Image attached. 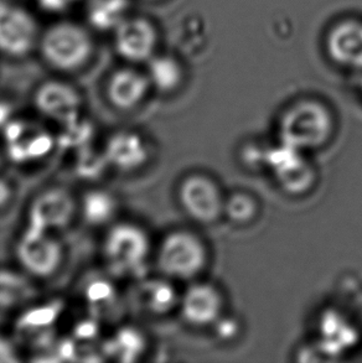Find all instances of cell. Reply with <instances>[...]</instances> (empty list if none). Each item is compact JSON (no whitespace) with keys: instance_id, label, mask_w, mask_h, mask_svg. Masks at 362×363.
Returning a JSON list of instances; mask_svg holds the SVG:
<instances>
[{"instance_id":"9a60e30c","label":"cell","mask_w":362,"mask_h":363,"mask_svg":"<svg viewBox=\"0 0 362 363\" xmlns=\"http://www.w3.org/2000/svg\"><path fill=\"white\" fill-rule=\"evenodd\" d=\"M157 44V31L150 21L134 18L118 24L116 46L122 57L133 62H142L152 57Z\"/></svg>"},{"instance_id":"484cf974","label":"cell","mask_w":362,"mask_h":363,"mask_svg":"<svg viewBox=\"0 0 362 363\" xmlns=\"http://www.w3.org/2000/svg\"><path fill=\"white\" fill-rule=\"evenodd\" d=\"M93 134L94 129L92 124L86 122L82 117H79L61 125V132L59 135H56V143L57 147H64L66 150L79 152L89 147Z\"/></svg>"},{"instance_id":"44dd1931","label":"cell","mask_w":362,"mask_h":363,"mask_svg":"<svg viewBox=\"0 0 362 363\" xmlns=\"http://www.w3.org/2000/svg\"><path fill=\"white\" fill-rule=\"evenodd\" d=\"M118 210V197L103 187H92L79 199V211L89 226H111L117 217Z\"/></svg>"},{"instance_id":"ffe728a7","label":"cell","mask_w":362,"mask_h":363,"mask_svg":"<svg viewBox=\"0 0 362 363\" xmlns=\"http://www.w3.org/2000/svg\"><path fill=\"white\" fill-rule=\"evenodd\" d=\"M82 296L93 318L109 320L117 316L121 299L117 286L111 278L93 275L82 285Z\"/></svg>"},{"instance_id":"f546056e","label":"cell","mask_w":362,"mask_h":363,"mask_svg":"<svg viewBox=\"0 0 362 363\" xmlns=\"http://www.w3.org/2000/svg\"><path fill=\"white\" fill-rule=\"evenodd\" d=\"M19 361L16 345L4 335L0 334V363H14Z\"/></svg>"},{"instance_id":"cb8c5ba5","label":"cell","mask_w":362,"mask_h":363,"mask_svg":"<svg viewBox=\"0 0 362 363\" xmlns=\"http://www.w3.org/2000/svg\"><path fill=\"white\" fill-rule=\"evenodd\" d=\"M148 77L154 89L162 94H170L180 86L184 74L177 60L162 56L150 60Z\"/></svg>"},{"instance_id":"7a4b0ae2","label":"cell","mask_w":362,"mask_h":363,"mask_svg":"<svg viewBox=\"0 0 362 363\" xmlns=\"http://www.w3.org/2000/svg\"><path fill=\"white\" fill-rule=\"evenodd\" d=\"M334 129L333 113L325 104L302 99L285 109L279 119V143L299 152H313L330 142Z\"/></svg>"},{"instance_id":"603a6c76","label":"cell","mask_w":362,"mask_h":363,"mask_svg":"<svg viewBox=\"0 0 362 363\" xmlns=\"http://www.w3.org/2000/svg\"><path fill=\"white\" fill-rule=\"evenodd\" d=\"M148 347L147 337L141 330L123 326L104 342L103 354L123 362L141 359Z\"/></svg>"},{"instance_id":"5bb4252c","label":"cell","mask_w":362,"mask_h":363,"mask_svg":"<svg viewBox=\"0 0 362 363\" xmlns=\"http://www.w3.org/2000/svg\"><path fill=\"white\" fill-rule=\"evenodd\" d=\"M181 316L195 328L212 326L224 315L220 290L209 283H194L180 296Z\"/></svg>"},{"instance_id":"836d02e7","label":"cell","mask_w":362,"mask_h":363,"mask_svg":"<svg viewBox=\"0 0 362 363\" xmlns=\"http://www.w3.org/2000/svg\"><path fill=\"white\" fill-rule=\"evenodd\" d=\"M5 152L4 147H0V167H1V164L4 162Z\"/></svg>"},{"instance_id":"d6a6232c","label":"cell","mask_w":362,"mask_h":363,"mask_svg":"<svg viewBox=\"0 0 362 363\" xmlns=\"http://www.w3.org/2000/svg\"><path fill=\"white\" fill-rule=\"evenodd\" d=\"M67 0H40V4L44 9L50 11H59L66 6Z\"/></svg>"},{"instance_id":"4316f807","label":"cell","mask_w":362,"mask_h":363,"mask_svg":"<svg viewBox=\"0 0 362 363\" xmlns=\"http://www.w3.org/2000/svg\"><path fill=\"white\" fill-rule=\"evenodd\" d=\"M76 157H77V160L75 162L76 172L79 177L84 179L96 180L98 177H102L108 169H111L103 149L97 150L89 145L76 152Z\"/></svg>"},{"instance_id":"f1b7e54d","label":"cell","mask_w":362,"mask_h":363,"mask_svg":"<svg viewBox=\"0 0 362 363\" xmlns=\"http://www.w3.org/2000/svg\"><path fill=\"white\" fill-rule=\"evenodd\" d=\"M212 328H215L217 337H220L222 341H229V340L235 339L236 336L238 335L240 325L236 320L224 318V315H222L220 319L212 325Z\"/></svg>"},{"instance_id":"6da1fadb","label":"cell","mask_w":362,"mask_h":363,"mask_svg":"<svg viewBox=\"0 0 362 363\" xmlns=\"http://www.w3.org/2000/svg\"><path fill=\"white\" fill-rule=\"evenodd\" d=\"M152 255L149 233L139 223L118 221L108 227L102 257L109 274L122 279H142Z\"/></svg>"},{"instance_id":"52a82bcc","label":"cell","mask_w":362,"mask_h":363,"mask_svg":"<svg viewBox=\"0 0 362 363\" xmlns=\"http://www.w3.org/2000/svg\"><path fill=\"white\" fill-rule=\"evenodd\" d=\"M79 212V201L64 187L45 189L30 202L26 226L56 233L64 231Z\"/></svg>"},{"instance_id":"1f68e13d","label":"cell","mask_w":362,"mask_h":363,"mask_svg":"<svg viewBox=\"0 0 362 363\" xmlns=\"http://www.w3.org/2000/svg\"><path fill=\"white\" fill-rule=\"evenodd\" d=\"M14 119V111L11 106L0 102V132Z\"/></svg>"},{"instance_id":"e575fe53","label":"cell","mask_w":362,"mask_h":363,"mask_svg":"<svg viewBox=\"0 0 362 363\" xmlns=\"http://www.w3.org/2000/svg\"><path fill=\"white\" fill-rule=\"evenodd\" d=\"M361 87H362V81H361Z\"/></svg>"},{"instance_id":"5b68a950","label":"cell","mask_w":362,"mask_h":363,"mask_svg":"<svg viewBox=\"0 0 362 363\" xmlns=\"http://www.w3.org/2000/svg\"><path fill=\"white\" fill-rule=\"evenodd\" d=\"M92 48L89 33L72 23H60L51 26L40 44L45 61L61 71L81 67L89 59Z\"/></svg>"},{"instance_id":"9c48e42d","label":"cell","mask_w":362,"mask_h":363,"mask_svg":"<svg viewBox=\"0 0 362 363\" xmlns=\"http://www.w3.org/2000/svg\"><path fill=\"white\" fill-rule=\"evenodd\" d=\"M177 199L191 220L209 225L224 216L225 196L211 177L202 174L186 177L177 189Z\"/></svg>"},{"instance_id":"4fadbf2b","label":"cell","mask_w":362,"mask_h":363,"mask_svg":"<svg viewBox=\"0 0 362 363\" xmlns=\"http://www.w3.org/2000/svg\"><path fill=\"white\" fill-rule=\"evenodd\" d=\"M38 26L33 16L21 8L0 4V51L23 56L33 49Z\"/></svg>"},{"instance_id":"7c38bea8","label":"cell","mask_w":362,"mask_h":363,"mask_svg":"<svg viewBox=\"0 0 362 363\" xmlns=\"http://www.w3.org/2000/svg\"><path fill=\"white\" fill-rule=\"evenodd\" d=\"M82 104L79 91L60 81L45 82L34 94L35 108L60 125L81 117Z\"/></svg>"},{"instance_id":"7402d4cb","label":"cell","mask_w":362,"mask_h":363,"mask_svg":"<svg viewBox=\"0 0 362 363\" xmlns=\"http://www.w3.org/2000/svg\"><path fill=\"white\" fill-rule=\"evenodd\" d=\"M36 293L31 277L24 270L0 269V309H18L31 304Z\"/></svg>"},{"instance_id":"277c9868","label":"cell","mask_w":362,"mask_h":363,"mask_svg":"<svg viewBox=\"0 0 362 363\" xmlns=\"http://www.w3.org/2000/svg\"><path fill=\"white\" fill-rule=\"evenodd\" d=\"M15 258L31 278L48 279L64 263L65 247L56 233L25 226L15 245Z\"/></svg>"},{"instance_id":"ba28073f","label":"cell","mask_w":362,"mask_h":363,"mask_svg":"<svg viewBox=\"0 0 362 363\" xmlns=\"http://www.w3.org/2000/svg\"><path fill=\"white\" fill-rule=\"evenodd\" d=\"M265 167L273 174L279 187L293 196L304 195L317 182L315 167L305 157V152L282 143L277 147H270Z\"/></svg>"},{"instance_id":"d4e9b609","label":"cell","mask_w":362,"mask_h":363,"mask_svg":"<svg viewBox=\"0 0 362 363\" xmlns=\"http://www.w3.org/2000/svg\"><path fill=\"white\" fill-rule=\"evenodd\" d=\"M260 205L255 197L247 192H235L225 197L224 216L237 226H246L258 216Z\"/></svg>"},{"instance_id":"d590c367","label":"cell","mask_w":362,"mask_h":363,"mask_svg":"<svg viewBox=\"0 0 362 363\" xmlns=\"http://www.w3.org/2000/svg\"><path fill=\"white\" fill-rule=\"evenodd\" d=\"M67 1H70V0H67Z\"/></svg>"},{"instance_id":"ac0fdd59","label":"cell","mask_w":362,"mask_h":363,"mask_svg":"<svg viewBox=\"0 0 362 363\" xmlns=\"http://www.w3.org/2000/svg\"><path fill=\"white\" fill-rule=\"evenodd\" d=\"M150 87L148 76L136 69H118L108 81L107 99L114 108L132 111L146 99Z\"/></svg>"},{"instance_id":"d6986e66","label":"cell","mask_w":362,"mask_h":363,"mask_svg":"<svg viewBox=\"0 0 362 363\" xmlns=\"http://www.w3.org/2000/svg\"><path fill=\"white\" fill-rule=\"evenodd\" d=\"M358 341V331L344 315L330 310L319 321L320 350L330 356L341 354Z\"/></svg>"},{"instance_id":"8992f818","label":"cell","mask_w":362,"mask_h":363,"mask_svg":"<svg viewBox=\"0 0 362 363\" xmlns=\"http://www.w3.org/2000/svg\"><path fill=\"white\" fill-rule=\"evenodd\" d=\"M5 157L16 165H28L49 157L57 147L56 135L44 128L14 118L1 130Z\"/></svg>"},{"instance_id":"8fae6325","label":"cell","mask_w":362,"mask_h":363,"mask_svg":"<svg viewBox=\"0 0 362 363\" xmlns=\"http://www.w3.org/2000/svg\"><path fill=\"white\" fill-rule=\"evenodd\" d=\"M64 310L65 303L60 299L30 305L15 323L16 336L31 347L44 349V345L49 344L53 337L54 328Z\"/></svg>"},{"instance_id":"30bf717a","label":"cell","mask_w":362,"mask_h":363,"mask_svg":"<svg viewBox=\"0 0 362 363\" xmlns=\"http://www.w3.org/2000/svg\"><path fill=\"white\" fill-rule=\"evenodd\" d=\"M102 149L111 169L123 174L141 170L152 157V149L146 137L132 129L112 133L106 139Z\"/></svg>"},{"instance_id":"2e32d148","label":"cell","mask_w":362,"mask_h":363,"mask_svg":"<svg viewBox=\"0 0 362 363\" xmlns=\"http://www.w3.org/2000/svg\"><path fill=\"white\" fill-rule=\"evenodd\" d=\"M327 50L335 64L362 71V21H340L329 31Z\"/></svg>"},{"instance_id":"83f0119b","label":"cell","mask_w":362,"mask_h":363,"mask_svg":"<svg viewBox=\"0 0 362 363\" xmlns=\"http://www.w3.org/2000/svg\"><path fill=\"white\" fill-rule=\"evenodd\" d=\"M127 6L126 0H104L91 11L89 19L99 29H108L119 23V16Z\"/></svg>"},{"instance_id":"e0dca14e","label":"cell","mask_w":362,"mask_h":363,"mask_svg":"<svg viewBox=\"0 0 362 363\" xmlns=\"http://www.w3.org/2000/svg\"><path fill=\"white\" fill-rule=\"evenodd\" d=\"M170 280L167 277L137 280L134 303L138 308L150 316H165L179 308L181 295Z\"/></svg>"},{"instance_id":"4dcf8cb0","label":"cell","mask_w":362,"mask_h":363,"mask_svg":"<svg viewBox=\"0 0 362 363\" xmlns=\"http://www.w3.org/2000/svg\"><path fill=\"white\" fill-rule=\"evenodd\" d=\"M13 197H14L13 184L8 179L0 177V211L4 210L5 207L9 206Z\"/></svg>"},{"instance_id":"3957f363","label":"cell","mask_w":362,"mask_h":363,"mask_svg":"<svg viewBox=\"0 0 362 363\" xmlns=\"http://www.w3.org/2000/svg\"><path fill=\"white\" fill-rule=\"evenodd\" d=\"M207 250L195 233L174 231L163 238L158 247L157 267L163 277L174 280H192L207 264Z\"/></svg>"}]
</instances>
